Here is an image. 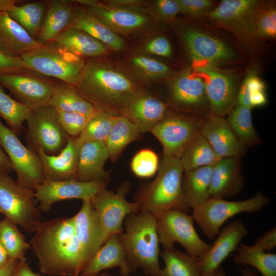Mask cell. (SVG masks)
I'll list each match as a JSON object with an SVG mask.
<instances>
[{
    "label": "cell",
    "mask_w": 276,
    "mask_h": 276,
    "mask_svg": "<svg viewBox=\"0 0 276 276\" xmlns=\"http://www.w3.org/2000/svg\"><path fill=\"white\" fill-rule=\"evenodd\" d=\"M30 245L43 274L49 276H79L85 267L76 235L73 217L41 222Z\"/></svg>",
    "instance_id": "cell-1"
},
{
    "label": "cell",
    "mask_w": 276,
    "mask_h": 276,
    "mask_svg": "<svg viewBox=\"0 0 276 276\" xmlns=\"http://www.w3.org/2000/svg\"><path fill=\"white\" fill-rule=\"evenodd\" d=\"M124 224L119 237L131 273L141 269L147 275L158 276L162 268L157 218L139 212L128 215Z\"/></svg>",
    "instance_id": "cell-2"
},
{
    "label": "cell",
    "mask_w": 276,
    "mask_h": 276,
    "mask_svg": "<svg viewBox=\"0 0 276 276\" xmlns=\"http://www.w3.org/2000/svg\"><path fill=\"white\" fill-rule=\"evenodd\" d=\"M73 86L97 111H104L108 104L122 106L136 92L133 83L124 75L95 60L85 62Z\"/></svg>",
    "instance_id": "cell-3"
},
{
    "label": "cell",
    "mask_w": 276,
    "mask_h": 276,
    "mask_svg": "<svg viewBox=\"0 0 276 276\" xmlns=\"http://www.w3.org/2000/svg\"><path fill=\"white\" fill-rule=\"evenodd\" d=\"M183 173L179 159L163 156L156 177L135 201L139 212L149 213L156 218L173 209L187 213L182 184Z\"/></svg>",
    "instance_id": "cell-4"
},
{
    "label": "cell",
    "mask_w": 276,
    "mask_h": 276,
    "mask_svg": "<svg viewBox=\"0 0 276 276\" xmlns=\"http://www.w3.org/2000/svg\"><path fill=\"white\" fill-rule=\"evenodd\" d=\"M20 58L28 68L72 86L86 62L83 58L52 41L42 43Z\"/></svg>",
    "instance_id": "cell-5"
},
{
    "label": "cell",
    "mask_w": 276,
    "mask_h": 276,
    "mask_svg": "<svg viewBox=\"0 0 276 276\" xmlns=\"http://www.w3.org/2000/svg\"><path fill=\"white\" fill-rule=\"evenodd\" d=\"M269 202V198L260 191L252 197L241 201L210 197L192 209V216L203 234L212 240L229 218L243 212H256Z\"/></svg>",
    "instance_id": "cell-6"
},
{
    "label": "cell",
    "mask_w": 276,
    "mask_h": 276,
    "mask_svg": "<svg viewBox=\"0 0 276 276\" xmlns=\"http://www.w3.org/2000/svg\"><path fill=\"white\" fill-rule=\"evenodd\" d=\"M37 202L34 191L0 172V210L6 218L25 232L34 233L41 222Z\"/></svg>",
    "instance_id": "cell-7"
},
{
    "label": "cell",
    "mask_w": 276,
    "mask_h": 276,
    "mask_svg": "<svg viewBox=\"0 0 276 276\" xmlns=\"http://www.w3.org/2000/svg\"><path fill=\"white\" fill-rule=\"evenodd\" d=\"M26 122V146L35 153L41 148L48 155H57L66 145L69 136L61 126L56 110L50 105L31 109Z\"/></svg>",
    "instance_id": "cell-8"
},
{
    "label": "cell",
    "mask_w": 276,
    "mask_h": 276,
    "mask_svg": "<svg viewBox=\"0 0 276 276\" xmlns=\"http://www.w3.org/2000/svg\"><path fill=\"white\" fill-rule=\"evenodd\" d=\"M157 229L163 249L172 248L178 242L186 252L200 259L211 245L199 237L192 215L179 209L169 210L158 216Z\"/></svg>",
    "instance_id": "cell-9"
},
{
    "label": "cell",
    "mask_w": 276,
    "mask_h": 276,
    "mask_svg": "<svg viewBox=\"0 0 276 276\" xmlns=\"http://www.w3.org/2000/svg\"><path fill=\"white\" fill-rule=\"evenodd\" d=\"M262 3L258 0H223L204 17L249 45L258 40L255 33V21Z\"/></svg>",
    "instance_id": "cell-10"
},
{
    "label": "cell",
    "mask_w": 276,
    "mask_h": 276,
    "mask_svg": "<svg viewBox=\"0 0 276 276\" xmlns=\"http://www.w3.org/2000/svg\"><path fill=\"white\" fill-rule=\"evenodd\" d=\"M185 47L193 61V68L211 65L217 66L238 60L239 55L221 39L203 29L187 25L180 31Z\"/></svg>",
    "instance_id": "cell-11"
},
{
    "label": "cell",
    "mask_w": 276,
    "mask_h": 276,
    "mask_svg": "<svg viewBox=\"0 0 276 276\" xmlns=\"http://www.w3.org/2000/svg\"><path fill=\"white\" fill-rule=\"evenodd\" d=\"M0 147L12 164L17 182L34 191L44 181L40 160L37 154L25 146L18 135L4 125L1 119Z\"/></svg>",
    "instance_id": "cell-12"
},
{
    "label": "cell",
    "mask_w": 276,
    "mask_h": 276,
    "mask_svg": "<svg viewBox=\"0 0 276 276\" xmlns=\"http://www.w3.org/2000/svg\"><path fill=\"white\" fill-rule=\"evenodd\" d=\"M57 80L29 68L0 75V84L30 109L48 105Z\"/></svg>",
    "instance_id": "cell-13"
},
{
    "label": "cell",
    "mask_w": 276,
    "mask_h": 276,
    "mask_svg": "<svg viewBox=\"0 0 276 276\" xmlns=\"http://www.w3.org/2000/svg\"><path fill=\"white\" fill-rule=\"evenodd\" d=\"M202 120L169 112L150 131L161 143L163 156L180 159L189 143L200 133Z\"/></svg>",
    "instance_id": "cell-14"
},
{
    "label": "cell",
    "mask_w": 276,
    "mask_h": 276,
    "mask_svg": "<svg viewBox=\"0 0 276 276\" xmlns=\"http://www.w3.org/2000/svg\"><path fill=\"white\" fill-rule=\"evenodd\" d=\"M128 191L126 183L116 192L105 187L90 200L106 240L111 235L120 234L123 231V223L128 215L139 212L137 202L126 199Z\"/></svg>",
    "instance_id": "cell-15"
},
{
    "label": "cell",
    "mask_w": 276,
    "mask_h": 276,
    "mask_svg": "<svg viewBox=\"0 0 276 276\" xmlns=\"http://www.w3.org/2000/svg\"><path fill=\"white\" fill-rule=\"evenodd\" d=\"M203 79L210 112L225 117L237 103L239 80L232 72L205 65L193 68Z\"/></svg>",
    "instance_id": "cell-16"
},
{
    "label": "cell",
    "mask_w": 276,
    "mask_h": 276,
    "mask_svg": "<svg viewBox=\"0 0 276 276\" xmlns=\"http://www.w3.org/2000/svg\"><path fill=\"white\" fill-rule=\"evenodd\" d=\"M169 94L172 105L187 114L203 118L211 112L204 81L194 70L177 76L171 83Z\"/></svg>",
    "instance_id": "cell-17"
},
{
    "label": "cell",
    "mask_w": 276,
    "mask_h": 276,
    "mask_svg": "<svg viewBox=\"0 0 276 276\" xmlns=\"http://www.w3.org/2000/svg\"><path fill=\"white\" fill-rule=\"evenodd\" d=\"M108 183L102 181L81 182L75 179L64 181L44 180L34 191L40 211H48L55 203L65 200H90Z\"/></svg>",
    "instance_id": "cell-18"
},
{
    "label": "cell",
    "mask_w": 276,
    "mask_h": 276,
    "mask_svg": "<svg viewBox=\"0 0 276 276\" xmlns=\"http://www.w3.org/2000/svg\"><path fill=\"white\" fill-rule=\"evenodd\" d=\"M200 134L219 158H241L246 153L247 147L237 137L225 117L209 113L203 118Z\"/></svg>",
    "instance_id": "cell-19"
},
{
    "label": "cell",
    "mask_w": 276,
    "mask_h": 276,
    "mask_svg": "<svg viewBox=\"0 0 276 276\" xmlns=\"http://www.w3.org/2000/svg\"><path fill=\"white\" fill-rule=\"evenodd\" d=\"M123 115L139 129L141 133L150 132L170 112L168 106L149 95L135 92L122 105Z\"/></svg>",
    "instance_id": "cell-20"
},
{
    "label": "cell",
    "mask_w": 276,
    "mask_h": 276,
    "mask_svg": "<svg viewBox=\"0 0 276 276\" xmlns=\"http://www.w3.org/2000/svg\"><path fill=\"white\" fill-rule=\"evenodd\" d=\"M76 2L115 32L129 33L142 28L148 23V19L145 15L131 10L108 7L95 1Z\"/></svg>",
    "instance_id": "cell-21"
},
{
    "label": "cell",
    "mask_w": 276,
    "mask_h": 276,
    "mask_svg": "<svg viewBox=\"0 0 276 276\" xmlns=\"http://www.w3.org/2000/svg\"><path fill=\"white\" fill-rule=\"evenodd\" d=\"M81 146L76 137L69 136L66 145L57 155H48L39 148L36 153L41 163L44 180H76Z\"/></svg>",
    "instance_id": "cell-22"
},
{
    "label": "cell",
    "mask_w": 276,
    "mask_h": 276,
    "mask_svg": "<svg viewBox=\"0 0 276 276\" xmlns=\"http://www.w3.org/2000/svg\"><path fill=\"white\" fill-rule=\"evenodd\" d=\"M248 233L240 220H236L226 225L218 234L207 252L199 259L202 273L212 271L219 266L235 249L242 239Z\"/></svg>",
    "instance_id": "cell-23"
},
{
    "label": "cell",
    "mask_w": 276,
    "mask_h": 276,
    "mask_svg": "<svg viewBox=\"0 0 276 276\" xmlns=\"http://www.w3.org/2000/svg\"><path fill=\"white\" fill-rule=\"evenodd\" d=\"M240 157H225L213 165L209 194L210 197L224 199L233 197L243 188Z\"/></svg>",
    "instance_id": "cell-24"
},
{
    "label": "cell",
    "mask_w": 276,
    "mask_h": 276,
    "mask_svg": "<svg viewBox=\"0 0 276 276\" xmlns=\"http://www.w3.org/2000/svg\"><path fill=\"white\" fill-rule=\"evenodd\" d=\"M73 217L75 232L81 246L86 266L91 257L106 240L90 200L83 201L80 210Z\"/></svg>",
    "instance_id": "cell-25"
},
{
    "label": "cell",
    "mask_w": 276,
    "mask_h": 276,
    "mask_svg": "<svg viewBox=\"0 0 276 276\" xmlns=\"http://www.w3.org/2000/svg\"><path fill=\"white\" fill-rule=\"evenodd\" d=\"M109 154L104 141L89 142L80 148L76 180L81 182L108 183L109 175L104 168Z\"/></svg>",
    "instance_id": "cell-26"
},
{
    "label": "cell",
    "mask_w": 276,
    "mask_h": 276,
    "mask_svg": "<svg viewBox=\"0 0 276 276\" xmlns=\"http://www.w3.org/2000/svg\"><path fill=\"white\" fill-rule=\"evenodd\" d=\"M119 267L122 276H129L131 272L119 234L111 235L94 255L81 274H97L104 270Z\"/></svg>",
    "instance_id": "cell-27"
},
{
    "label": "cell",
    "mask_w": 276,
    "mask_h": 276,
    "mask_svg": "<svg viewBox=\"0 0 276 276\" xmlns=\"http://www.w3.org/2000/svg\"><path fill=\"white\" fill-rule=\"evenodd\" d=\"M42 42L33 39L7 12L0 13V53L20 57Z\"/></svg>",
    "instance_id": "cell-28"
},
{
    "label": "cell",
    "mask_w": 276,
    "mask_h": 276,
    "mask_svg": "<svg viewBox=\"0 0 276 276\" xmlns=\"http://www.w3.org/2000/svg\"><path fill=\"white\" fill-rule=\"evenodd\" d=\"M46 13L37 40L41 42L52 41L70 26L76 7L67 0L45 1Z\"/></svg>",
    "instance_id": "cell-29"
},
{
    "label": "cell",
    "mask_w": 276,
    "mask_h": 276,
    "mask_svg": "<svg viewBox=\"0 0 276 276\" xmlns=\"http://www.w3.org/2000/svg\"><path fill=\"white\" fill-rule=\"evenodd\" d=\"M51 41L81 58H95L105 55L108 52L106 45L77 28H67Z\"/></svg>",
    "instance_id": "cell-30"
},
{
    "label": "cell",
    "mask_w": 276,
    "mask_h": 276,
    "mask_svg": "<svg viewBox=\"0 0 276 276\" xmlns=\"http://www.w3.org/2000/svg\"><path fill=\"white\" fill-rule=\"evenodd\" d=\"M212 167L208 166L184 171L182 184L187 212L210 197Z\"/></svg>",
    "instance_id": "cell-31"
},
{
    "label": "cell",
    "mask_w": 276,
    "mask_h": 276,
    "mask_svg": "<svg viewBox=\"0 0 276 276\" xmlns=\"http://www.w3.org/2000/svg\"><path fill=\"white\" fill-rule=\"evenodd\" d=\"M68 28L81 30L113 50L119 51L124 48L123 40L116 32L82 8H76Z\"/></svg>",
    "instance_id": "cell-32"
},
{
    "label": "cell",
    "mask_w": 276,
    "mask_h": 276,
    "mask_svg": "<svg viewBox=\"0 0 276 276\" xmlns=\"http://www.w3.org/2000/svg\"><path fill=\"white\" fill-rule=\"evenodd\" d=\"M48 105L56 110L78 112L91 117L98 111L72 85L58 80Z\"/></svg>",
    "instance_id": "cell-33"
},
{
    "label": "cell",
    "mask_w": 276,
    "mask_h": 276,
    "mask_svg": "<svg viewBox=\"0 0 276 276\" xmlns=\"http://www.w3.org/2000/svg\"><path fill=\"white\" fill-rule=\"evenodd\" d=\"M46 9L45 1H38L15 5L7 13L31 37L37 40L43 24Z\"/></svg>",
    "instance_id": "cell-34"
},
{
    "label": "cell",
    "mask_w": 276,
    "mask_h": 276,
    "mask_svg": "<svg viewBox=\"0 0 276 276\" xmlns=\"http://www.w3.org/2000/svg\"><path fill=\"white\" fill-rule=\"evenodd\" d=\"M164 267L158 276H201L199 259L174 247L163 249Z\"/></svg>",
    "instance_id": "cell-35"
},
{
    "label": "cell",
    "mask_w": 276,
    "mask_h": 276,
    "mask_svg": "<svg viewBox=\"0 0 276 276\" xmlns=\"http://www.w3.org/2000/svg\"><path fill=\"white\" fill-rule=\"evenodd\" d=\"M141 132L128 118L123 115L117 116L111 130L105 141L109 158L116 161L126 146L139 137Z\"/></svg>",
    "instance_id": "cell-36"
},
{
    "label": "cell",
    "mask_w": 276,
    "mask_h": 276,
    "mask_svg": "<svg viewBox=\"0 0 276 276\" xmlns=\"http://www.w3.org/2000/svg\"><path fill=\"white\" fill-rule=\"evenodd\" d=\"M233 261L238 265H248L257 270L262 276H276V254L265 252L254 245L240 243Z\"/></svg>",
    "instance_id": "cell-37"
},
{
    "label": "cell",
    "mask_w": 276,
    "mask_h": 276,
    "mask_svg": "<svg viewBox=\"0 0 276 276\" xmlns=\"http://www.w3.org/2000/svg\"><path fill=\"white\" fill-rule=\"evenodd\" d=\"M227 116L226 119L231 129L246 147L261 143L252 124L251 109L236 103Z\"/></svg>",
    "instance_id": "cell-38"
},
{
    "label": "cell",
    "mask_w": 276,
    "mask_h": 276,
    "mask_svg": "<svg viewBox=\"0 0 276 276\" xmlns=\"http://www.w3.org/2000/svg\"><path fill=\"white\" fill-rule=\"evenodd\" d=\"M219 159L208 142L199 133L188 145L180 160L186 171L213 166Z\"/></svg>",
    "instance_id": "cell-39"
},
{
    "label": "cell",
    "mask_w": 276,
    "mask_h": 276,
    "mask_svg": "<svg viewBox=\"0 0 276 276\" xmlns=\"http://www.w3.org/2000/svg\"><path fill=\"white\" fill-rule=\"evenodd\" d=\"M31 110L6 93L0 84V119L18 136L24 131V124Z\"/></svg>",
    "instance_id": "cell-40"
},
{
    "label": "cell",
    "mask_w": 276,
    "mask_h": 276,
    "mask_svg": "<svg viewBox=\"0 0 276 276\" xmlns=\"http://www.w3.org/2000/svg\"><path fill=\"white\" fill-rule=\"evenodd\" d=\"M0 242L9 259L26 260L25 253L31 245L27 242L17 225L5 218L0 220Z\"/></svg>",
    "instance_id": "cell-41"
},
{
    "label": "cell",
    "mask_w": 276,
    "mask_h": 276,
    "mask_svg": "<svg viewBox=\"0 0 276 276\" xmlns=\"http://www.w3.org/2000/svg\"><path fill=\"white\" fill-rule=\"evenodd\" d=\"M117 116L98 111L90 119L84 130L76 137L80 145L89 142L104 141L106 139Z\"/></svg>",
    "instance_id": "cell-42"
},
{
    "label": "cell",
    "mask_w": 276,
    "mask_h": 276,
    "mask_svg": "<svg viewBox=\"0 0 276 276\" xmlns=\"http://www.w3.org/2000/svg\"><path fill=\"white\" fill-rule=\"evenodd\" d=\"M255 33L257 39L276 36V9L273 4L263 2L256 17Z\"/></svg>",
    "instance_id": "cell-43"
},
{
    "label": "cell",
    "mask_w": 276,
    "mask_h": 276,
    "mask_svg": "<svg viewBox=\"0 0 276 276\" xmlns=\"http://www.w3.org/2000/svg\"><path fill=\"white\" fill-rule=\"evenodd\" d=\"M159 165L157 154L151 149H144L140 150L133 157L131 169L137 177L147 178L156 174Z\"/></svg>",
    "instance_id": "cell-44"
},
{
    "label": "cell",
    "mask_w": 276,
    "mask_h": 276,
    "mask_svg": "<svg viewBox=\"0 0 276 276\" xmlns=\"http://www.w3.org/2000/svg\"><path fill=\"white\" fill-rule=\"evenodd\" d=\"M131 62L137 72L148 77L161 78L171 73L170 68L166 64L148 57L138 55L132 58Z\"/></svg>",
    "instance_id": "cell-45"
},
{
    "label": "cell",
    "mask_w": 276,
    "mask_h": 276,
    "mask_svg": "<svg viewBox=\"0 0 276 276\" xmlns=\"http://www.w3.org/2000/svg\"><path fill=\"white\" fill-rule=\"evenodd\" d=\"M56 111L61 126L67 135L71 137L78 136L93 117L78 112Z\"/></svg>",
    "instance_id": "cell-46"
},
{
    "label": "cell",
    "mask_w": 276,
    "mask_h": 276,
    "mask_svg": "<svg viewBox=\"0 0 276 276\" xmlns=\"http://www.w3.org/2000/svg\"><path fill=\"white\" fill-rule=\"evenodd\" d=\"M180 13L193 18L204 17L215 7L210 0H177Z\"/></svg>",
    "instance_id": "cell-47"
},
{
    "label": "cell",
    "mask_w": 276,
    "mask_h": 276,
    "mask_svg": "<svg viewBox=\"0 0 276 276\" xmlns=\"http://www.w3.org/2000/svg\"><path fill=\"white\" fill-rule=\"evenodd\" d=\"M157 15L163 20H170L180 13V8L177 0H158L155 5Z\"/></svg>",
    "instance_id": "cell-48"
},
{
    "label": "cell",
    "mask_w": 276,
    "mask_h": 276,
    "mask_svg": "<svg viewBox=\"0 0 276 276\" xmlns=\"http://www.w3.org/2000/svg\"><path fill=\"white\" fill-rule=\"evenodd\" d=\"M147 52L157 56L168 57L172 54L169 41L165 37L158 36L150 40L145 47Z\"/></svg>",
    "instance_id": "cell-49"
},
{
    "label": "cell",
    "mask_w": 276,
    "mask_h": 276,
    "mask_svg": "<svg viewBox=\"0 0 276 276\" xmlns=\"http://www.w3.org/2000/svg\"><path fill=\"white\" fill-rule=\"evenodd\" d=\"M28 68L20 57L0 53V75L15 73Z\"/></svg>",
    "instance_id": "cell-50"
},
{
    "label": "cell",
    "mask_w": 276,
    "mask_h": 276,
    "mask_svg": "<svg viewBox=\"0 0 276 276\" xmlns=\"http://www.w3.org/2000/svg\"><path fill=\"white\" fill-rule=\"evenodd\" d=\"M262 251L267 252L272 250L276 246V229L274 227L258 237L253 245Z\"/></svg>",
    "instance_id": "cell-51"
},
{
    "label": "cell",
    "mask_w": 276,
    "mask_h": 276,
    "mask_svg": "<svg viewBox=\"0 0 276 276\" xmlns=\"http://www.w3.org/2000/svg\"><path fill=\"white\" fill-rule=\"evenodd\" d=\"M12 276H42L34 272L27 260H18Z\"/></svg>",
    "instance_id": "cell-52"
},
{
    "label": "cell",
    "mask_w": 276,
    "mask_h": 276,
    "mask_svg": "<svg viewBox=\"0 0 276 276\" xmlns=\"http://www.w3.org/2000/svg\"><path fill=\"white\" fill-rule=\"evenodd\" d=\"M13 171L12 164L5 152L0 147V172L9 174Z\"/></svg>",
    "instance_id": "cell-53"
},
{
    "label": "cell",
    "mask_w": 276,
    "mask_h": 276,
    "mask_svg": "<svg viewBox=\"0 0 276 276\" xmlns=\"http://www.w3.org/2000/svg\"><path fill=\"white\" fill-rule=\"evenodd\" d=\"M18 260L9 259L7 262L0 268V276H12Z\"/></svg>",
    "instance_id": "cell-54"
},
{
    "label": "cell",
    "mask_w": 276,
    "mask_h": 276,
    "mask_svg": "<svg viewBox=\"0 0 276 276\" xmlns=\"http://www.w3.org/2000/svg\"><path fill=\"white\" fill-rule=\"evenodd\" d=\"M15 0H0V13L7 12L11 7L16 5Z\"/></svg>",
    "instance_id": "cell-55"
},
{
    "label": "cell",
    "mask_w": 276,
    "mask_h": 276,
    "mask_svg": "<svg viewBox=\"0 0 276 276\" xmlns=\"http://www.w3.org/2000/svg\"><path fill=\"white\" fill-rule=\"evenodd\" d=\"M201 276H226L223 268L220 266L208 272L203 273Z\"/></svg>",
    "instance_id": "cell-56"
},
{
    "label": "cell",
    "mask_w": 276,
    "mask_h": 276,
    "mask_svg": "<svg viewBox=\"0 0 276 276\" xmlns=\"http://www.w3.org/2000/svg\"><path fill=\"white\" fill-rule=\"evenodd\" d=\"M9 259L7 251L0 242V268L7 262Z\"/></svg>",
    "instance_id": "cell-57"
},
{
    "label": "cell",
    "mask_w": 276,
    "mask_h": 276,
    "mask_svg": "<svg viewBox=\"0 0 276 276\" xmlns=\"http://www.w3.org/2000/svg\"><path fill=\"white\" fill-rule=\"evenodd\" d=\"M242 276H257L251 268L244 267L240 269Z\"/></svg>",
    "instance_id": "cell-58"
},
{
    "label": "cell",
    "mask_w": 276,
    "mask_h": 276,
    "mask_svg": "<svg viewBox=\"0 0 276 276\" xmlns=\"http://www.w3.org/2000/svg\"><path fill=\"white\" fill-rule=\"evenodd\" d=\"M79 276H112V275L108 273L102 272L98 274H94V275H85V274H81Z\"/></svg>",
    "instance_id": "cell-59"
},
{
    "label": "cell",
    "mask_w": 276,
    "mask_h": 276,
    "mask_svg": "<svg viewBox=\"0 0 276 276\" xmlns=\"http://www.w3.org/2000/svg\"><path fill=\"white\" fill-rule=\"evenodd\" d=\"M0 213H1V210H0Z\"/></svg>",
    "instance_id": "cell-60"
}]
</instances>
